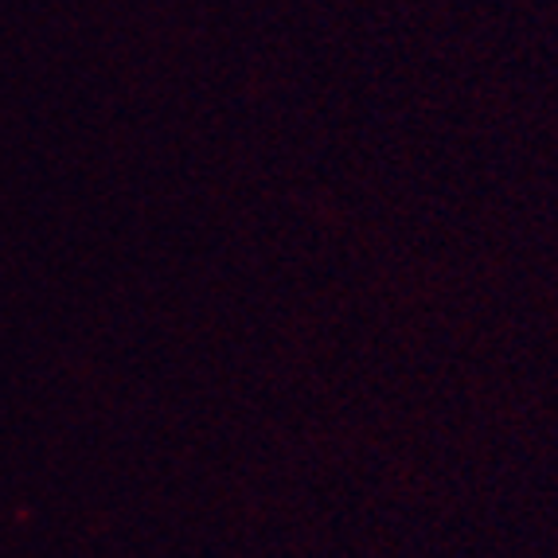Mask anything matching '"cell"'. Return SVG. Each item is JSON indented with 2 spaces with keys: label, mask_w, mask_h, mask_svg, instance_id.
Masks as SVG:
<instances>
[]
</instances>
